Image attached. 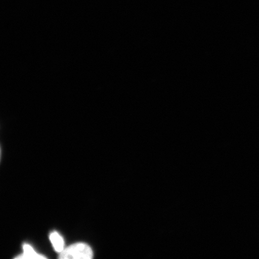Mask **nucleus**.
Listing matches in <instances>:
<instances>
[{
    "label": "nucleus",
    "instance_id": "obj_1",
    "mask_svg": "<svg viewBox=\"0 0 259 259\" xmlns=\"http://www.w3.org/2000/svg\"><path fill=\"white\" fill-rule=\"evenodd\" d=\"M93 257L92 248L85 243H76L71 245L60 252L61 259H90Z\"/></svg>",
    "mask_w": 259,
    "mask_h": 259
},
{
    "label": "nucleus",
    "instance_id": "obj_2",
    "mask_svg": "<svg viewBox=\"0 0 259 259\" xmlns=\"http://www.w3.org/2000/svg\"><path fill=\"white\" fill-rule=\"evenodd\" d=\"M50 240L53 244L54 250L57 252H61L64 250V239L57 232H52L50 235Z\"/></svg>",
    "mask_w": 259,
    "mask_h": 259
},
{
    "label": "nucleus",
    "instance_id": "obj_3",
    "mask_svg": "<svg viewBox=\"0 0 259 259\" xmlns=\"http://www.w3.org/2000/svg\"><path fill=\"white\" fill-rule=\"evenodd\" d=\"M23 250L24 253L16 257V258H46L44 255L37 253L30 245L24 244Z\"/></svg>",
    "mask_w": 259,
    "mask_h": 259
}]
</instances>
